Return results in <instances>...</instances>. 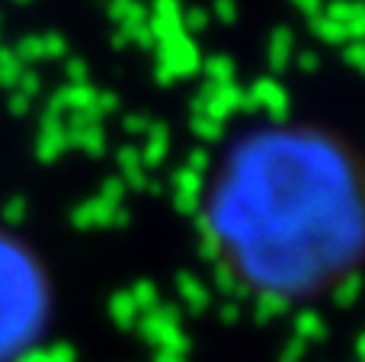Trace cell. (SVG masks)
<instances>
[{"label":"cell","mask_w":365,"mask_h":362,"mask_svg":"<svg viewBox=\"0 0 365 362\" xmlns=\"http://www.w3.org/2000/svg\"><path fill=\"white\" fill-rule=\"evenodd\" d=\"M199 222L244 292L269 305L317 301L365 263V167L330 128L263 122L215 160Z\"/></svg>","instance_id":"obj_1"},{"label":"cell","mask_w":365,"mask_h":362,"mask_svg":"<svg viewBox=\"0 0 365 362\" xmlns=\"http://www.w3.org/2000/svg\"><path fill=\"white\" fill-rule=\"evenodd\" d=\"M58 289L26 234L0 224V362H26L55 327Z\"/></svg>","instance_id":"obj_2"}]
</instances>
